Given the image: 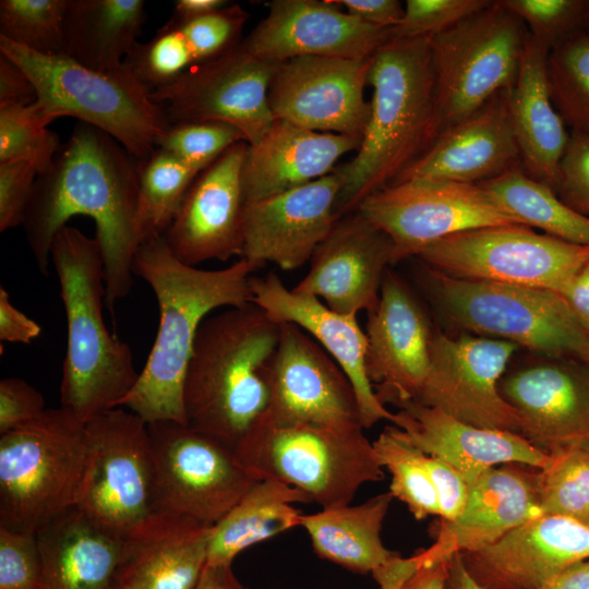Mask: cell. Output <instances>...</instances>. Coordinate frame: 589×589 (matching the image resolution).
<instances>
[{"label":"cell","instance_id":"1","mask_svg":"<svg viewBox=\"0 0 589 589\" xmlns=\"http://www.w3.org/2000/svg\"><path fill=\"white\" fill-rule=\"evenodd\" d=\"M140 160L115 139L77 122L50 168L38 175L23 223L38 271L49 275L51 245L68 220L92 218L104 261L106 306L127 297L140 247L136 204Z\"/></svg>","mask_w":589,"mask_h":589},{"label":"cell","instance_id":"2","mask_svg":"<svg viewBox=\"0 0 589 589\" xmlns=\"http://www.w3.org/2000/svg\"><path fill=\"white\" fill-rule=\"evenodd\" d=\"M257 268L244 257L219 269L184 264L170 251L164 236L139 247L133 274L152 288L159 322L146 363L120 407L147 424H188L183 384L199 328L213 311L252 302L250 281Z\"/></svg>","mask_w":589,"mask_h":589},{"label":"cell","instance_id":"3","mask_svg":"<svg viewBox=\"0 0 589 589\" xmlns=\"http://www.w3.org/2000/svg\"><path fill=\"white\" fill-rule=\"evenodd\" d=\"M430 37L390 38L372 56L366 129L354 157L334 170L338 217L392 184L437 136Z\"/></svg>","mask_w":589,"mask_h":589},{"label":"cell","instance_id":"4","mask_svg":"<svg viewBox=\"0 0 589 589\" xmlns=\"http://www.w3.org/2000/svg\"><path fill=\"white\" fill-rule=\"evenodd\" d=\"M279 337L280 324L253 302L208 315L184 377L188 425L235 449L268 409Z\"/></svg>","mask_w":589,"mask_h":589},{"label":"cell","instance_id":"5","mask_svg":"<svg viewBox=\"0 0 589 589\" xmlns=\"http://www.w3.org/2000/svg\"><path fill=\"white\" fill-rule=\"evenodd\" d=\"M50 260L67 318L61 406L86 423L120 407L140 372L128 344L105 324V269L97 239L67 225L53 239Z\"/></svg>","mask_w":589,"mask_h":589},{"label":"cell","instance_id":"6","mask_svg":"<svg viewBox=\"0 0 589 589\" xmlns=\"http://www.w3.org/2000/svg\"><path fill=\"white\" fill-rule=\"evenodd\" d=\"M0 53L19 64L33 82L36 100L32 108L47 127L61 117L75 118L143 160L170 125L151 89L127 62L98 71L67 56L36 53L1 37Z\"/></svg>","mask_w":589,"mask_h":589},{"label":"cell","instance_id":"7","mask_svg":"<svg viewBox=\"0 0 589 589\" xmlns=\"http://www.w3.org/2000/svg\"><path fill=\"white\" fill-rule=\"evenodd\" d=\"M361 425L280 424L265 414L236 446L239 462L256 479H274L322 508L349 505L365 483L384 479Z\"/></svg>","mask_w":589,"mask_h":589},{"label":"cell","instance_id":"8","mask_svg":"<svg viewBox=\"0 0 589 589\" xmlns=\"http://www.w3.org/2000/svg\"><path fill=\"white\" fill-rule=\"evenodd\" d=\"M86 464L85 422L62 406L0 434V525L36 532L76 506Z\"/></svg>","mask_w":589,"mask_h":589},{"label":"cell","instance_id":"9","mask_svg":"<svg viewBox=\"0 0 589 589\" xmlns=\"http://www.w3.org/2000/svg\"><path fill=\"white\" fill-rule=\"evenodd\" d=\"M425 276L437 306L457 326L510 341L542 357L586 359L589 334L556 292L455 278L428 266Z\"/></svg>","mask_w":589,"mask_h":589},{"label":"cell","instance_id":"10","mask_svg":"<svg viewBox=\"0 0 589 589\" xmlns=\"http://www.w3.org/2000/svg\"><path fill=\"white\" fill-rule=\"evenodd\" d=\"M528 36L497 0L430 37L437 135L512 88Z\"/></svg>","mask_w":589,"mask_h":589},{"label":"cell","instance_id":"11","mask_svg":"<svg viewBox=\"0 0 589 589\" xmlns=\"http://www.w3.org/2000/svg\"><path fill=\"white\" fill-rule=\"evenodd\" d=\"M418 257L429 268L450 277L558 293L588 260L589 247L525 225H501L448 236L426 247Z\"/></svg>","mask_w":589,"mask_h":589},{"label":"cell","instance_id":"12","mask_svg":"<svg viewBox=\"0 0 589 589\" xmlns=\"http://www.w3.org/2000/svg\"><path fill=\"white\" fill-rule=\"evenodd\" d=\"M85 426L87 464L76 506L127 537L156 513L148 425L132 411L117 407Z\"/></svg>","mask_w":589,"mask_h":589},{"label":"cell","instance_id":"13","mask_svg":"<svg viewBox=\"0 0 589 589\" xmlns=\"http://www.w3.org/2000/svg\"><path fill=\"white\" fill-rule=\"evenodd\" d=\"M148 425L156 512L214 527L257 480L235 450L188 424Z\"/></svg>","mask_w":589,"mask_h":589},{"label":"cell","instance_id":"14","mask_svg":"<svg viewBox=\"0 0 589 589\" xmlns=\"http://www.w3.org/2000/svg\"><path fill=\"white\" fill-rule=\"evenodd\" d=\"M356 211L389 237L395 263L461 231L521 225L481 184L441 180L392 183L365 197Z\"/></svg>","mask_w":589,"mask_h":589},{"label":"cell","instance_id":"15","mask_svg":"<svg viewBox=\"0 0 589 589\" xmlns=\"http://www.w3.org/2000/svg\"><path fill=\"white\" fill-rule=\"evenodd\" d=\"M277 64L252 55L239 41L221 55L151 92L170 124L218 121L259 142L275 121L268 91Z\"/></svg>","mask_w":589,"mask_h":589},{"label":"cell","instance_id":"16","mask_svg":"<svg viewBox=\"0 0 589 589\" xmlns=\"http://www.w3.org/2000/svg\"><path fill=\"white\" fill-rule=\"evenodd\" d=\"M517 349L506 340L434 332L429 371L416 401L478 428L519 434L518 414L500 392Z\"/></svg>","mask_w":589,"mask_h":589},{"label":"cell","instance_id":"17","mask_svg":"<svg viewBox=\"0 0 589 589\" xmlns=\"http://www.w3.org/2000/svg\"><path fill=\"white\" fill-rule=\"evenodd\" d=\"M371 61L304 56L278 63L268 91L274 117L362 140L371 112L364 97Z\"/></svg>","mask_w":589,"mask_h":589},{"label":"cell","instance_id":"18","mask_svg":"<svg viewBox=\"0 0 589 589\" xmlns=\"http://www.w3.org/2000/svg\"><path fill=\"white\" fill-rule=\"evenodd\" d=\"M500 392L518 414L519 434L553 456L589 447V364L542 357L504 375Z\"/></svg>","mask_w":589,"mask_h":589},{"label":"cell","instance_id":"19","mask_svg":"<svg viewBox=\"0 0 589 589\" xmlns=\"http://www.w3.org/2000/svg\"><path fill=\"white\" fill-rule=\"evenodd\" d=\"M268 387L269 404L265 417L275 423L362 426L349 377L308 333L294 324H280Z\"/></svg>","mask_w":589,"mask_h":589},{"label":"cell","instance_id":"20","mask_svg":"<svg viewBox=\"0 0 589 589\" xmlns=\"http://www.w3.org/2000/svg\"><path fill=\"white\" fill-rule=\"evenodd\" d=\"M248 143L239 142L199 173L164 235L173 255L197 266L242 256V168Z\"/></svg>","mask_w":589,"mask_h":589},{"label":"cell","instance_id":"21","mask_svg":"<svg viewBox=\"0 0 589 589\" xmlns=\"http://www.w3.org/2000/svg\"><path fill=\"white\" fill-rule=\"evenodd\" d=\"M541 515L540 468L516 462L496 466L469 483L460 514L440 520L434 542L413 555L419 567L437 565L455 554L488 548Z\"/></svg>","mask_w":589,"mask_h":589},{"label":"cell","instance_id":"22","mask_svg":"<svg viewBox=\"0 0 589 589\" xmlns=\"http://www.w3.org/2000/svg\"><path fill=\"white\" fill-rule=\"evenodd\" d=\"M304 277L292 288L321 300L333 311L369 313L394 262L389 237L359 211L336 220L310 260Z\"/></svg>","mask_w":589,"mask_h":589},{"label":"cell","instance_id":"23","mask_svg":"<svg viewBox=\"0 0 589 589\" xmlns=\"http://www.w3.org/2000/svg\"><path fill=\"white\" fill-rule=\"evenodd\" d=\"M365 368L380 401L416 400L426 377L434 330L408 287L389 269L368 313Z\"/></svg>","mask_w":589,"mask_h":589},{"label":"cell","instance_id":"24","mask_svg":"<svg viewBox=\"0 0 589 589\" xmlns=\"http://www.w3.org/2000/svg\"><path fill=\"white\" fill-rule=\"evenodd\" d=\"M392 29L369 25L334 0H274L242 40L255 57L278 64L304 56L371 58Z\"/></svg>","mask_w":589,"mask_h":589},{"label":"cell","instance_id":"25","mask_svg":"<svg viewBox=\"0 0 589 589\" xmlns=\"http://www.w3.org/2000/svg\"><path fill=\"white\" fill-rule=\"evenodd\" d=\"M340 180L334 171L297 189L245 203L242 256L259 267L294 271L310 262L338 219Z\"/></svg>","mask_w":589,"mask_h":589},{"label":"cell","instance_id":"26","mask_svg":"<svg viewBox=\"0 0 589 589\" xmlns=\"http://www.w3.org/2000/svg\"><path fill=\"white\" fill-rule=\"evenodd\" d=\"M460 554L485 589H541L566 567L589 560V527L541 515L488 548Z\"/></svg>","mask_w":589,"mask_h":589},{"label":"cell","instance_id":"27","mask_svg":"<svg viewBox=\"0 0 589 589\" xmlns=\"http://www.w3.org/2000/svg\"><path fill=\"white\" fill-rule=\"evenodd\" d=\"M250 286L255 305L273 321L303 329L340 365L353 386L363 429L382 420L394 423L395 413L380 401L368 377V340L357 315L333 311L321 300L289 289L275 273L252 276Z\"/></svg>","mask_w":589,"mask_h":589},{"label":"cell","instance_id":"28","mask_svg":"<svg viewBox=\"0 0 589 589\" xmlns=\"http://www.w3.org/2000/svg\"><path fill=\"white\" fill-rule=\"evenodd\" d=\"M518 166L520 156L504 91L442 131L393 183L441 180L479 184Z\"/></svg>","mask_w":589,"mask_h":589},{"label":"cell","instance_id":"29","mask_svg":"<svg viewBox=\"0 0 589 589\" xmlns=\"http://www.w3.org/2000/svg\"><path fill=\"white\" fill-rule=\"evenodd\" d=\"M393 425L414 447L438 458L471 483L490 468L522 464L545 468L552 456L518 433L478 428L416 400L397 405Z\"/></svg>","mask_w":589,"mask_h":589},{"label":"cell","instance_id":"30","mask_svg":"<svg viewBox=\"0 0 589 589\" xmlns=\"http://www.w3.org/2000/svg\"><path fill=\"white\" fill-rule=\"evenodd\" d=\"M360 144L359 139L275 119L259 142L248 145L242 168L245 203L297 189L334 172L337 161Z\"/></svg>","mask_w":589,"mask_h":589},{"label":"cell","instance_id":"31","mask_svg":"<svg viewBox=\"0 0 589 589\" xmlns=\"http://www.w3.org/2000/svg\"><path fill=\"white\" fill-rule=\"evenodd\" d=\"M41 560L40 589H111L125 551V536L77 506L36 531Z\"/></svg>","mask_w":589,"mask_h":589},{"label":"cell","instance_id":"32","mask_svg":"<svg viewBox=\"0 0 589 589\" xmlns=\"http://www.w3.org/2000/svg\"><path fill=\"white\" fill-rule=\"evenodd\" d=\"M213 527L156 512L125 537L117 581L131 589H194Z\"/></svg>","mask_w":589,"mask_h":589},{"label":"cell","instance_id":"33","mask_svg":"<svg viewBox=\"0 0 589 589\" xmlns=\"http://www.w3.org/2000/svg\"><path fill=\"white\" fill-rule=\"evenodd\" d=\"M549 53L528 36L517 79L507 91V106L521 168L556 192L569 133L551 98Z\"/></svg>","mask_w":589,"mask_h":589},{"label":"cell","instance_id":"34","mask_svg":"<svg viewBox=\"0 0 589 589\" xmlns=\"http://www.w3.org/2000/svg\"><path fill=\"white\" fill-rule=\"evenodd\" d=\"M393 500L387 491L358 505L302 514L300 527L305 529L321 558L359 574L372 573L399 555L389 551L381 538Z\"/></svg>","mask_w":589,"mask_h":589},{"label":"cell","instance_id":"35","mask_svg":"<svg viewBox=\"0 0 589 589\" xmlns=\"http://www.w3.org/2000/svg\"><path fill=\"white\" fill-rule=\"evenodd\" d=\"M146 20L142 0H69L64 56L87 68H120L139 44Z\"/></svg>","mask_w":589,"mask_h":589},{"label":"cell","instance_id":"36","mask_svg":"<svg viewBox=\"0 0 589 589\" xmlns=\"http://www.w3.org/2000/svg\"><path fill=\"white\" fill-rule=\"evenodd\" d=\"M301 491L274 479L255 481L211 531V564H232L245 549L300 526L296 504L310 503Z\"/></svg>","mask_w":589,"mask_h":589},{"label":"cell","instance_id":"37","mask_svg":"<svg viewBox=\"0 0 589 589\" xmlns=\"http://www.w3.org/2000/svg\"><path fill=\"white\" fill-rule=\"evenodd\" d=\"M479 184L519 224L589 247V217L567 206L556 192L529 177L521 166Z\"/></svg>","mask_w":589,"mask_h":589},{"label":"cell","instance_id":"38","mask_svg":"<svg viewBox=\"0 0 589 589\" xmlns=\"http://www.w3.org/2000/svg\"><path fill=\"white\" fill-rule=\"evenodd\" d=\"M199 173L161 148L140 160L135 217L140 245L165 235Z\"/></svg>","mask_w":589,"mask_h":589},{"label":"cell","instance_id":"39","mask_svg":"<svg viewBox=\"0 0 589 589\" xmlns=\"http://www.w3.org/2000/svg\"><path fill=\"white\" fill-rule=\"evenodd\" d=\"M375 455L390 474L389 492L417 520L440 516L436 492L425 465V454L390 425L372 442Z\"/></svg>","mask_w":589,"mask_h":589},{"label":"cell","instance_id":"40","mask_svg":"<svg viewBox=\"0 0 589 589\" xmlns=\"http://www.w3.org/2000/svg\"><path fill=\"white\" fill-rule=\"evenodd\" d=\"M546 72L552 101L565 124L589 133V32L551 50Z\"/></svg>","mask_w":589,"mask_h":589},{"label":"cell","instance_id":"41","mask_svg":"<svg viewBox=\"0 0 589 589\" xmlns=\"http://www.w3.org/2000/svg\"><path fill=\"white\" fill-rule=\"evenodd\" d=\"M69 0H1L0 37L31 51L64 56Z\"/></svg>","mask_w":589,"mask_h":589},{"label":"cell","instance_id":"42","mask_svg":"<svg viewBox=\"0 0 589 589\" xmlns=\"http://www.w3.org/2000/svg\"><path fill=\"white\" fill-rule=\"evenodd\" d=\"M541 510L589 527V447L552 456L540 469Z\"/></svg>","mask_w":589,"mask_h":589},{"label":"cell","instance_id":"43","mask_svg":"<svg viewBox=\"0 0 589 589\" xmlns=\"http://www.w3.org/2000/svg\"><path fill=\"white\" fill-rule=\"evenodd\" d=\"M61 146L58 134L35 116L32 104L0 108V163H26L41 175Z\"/></svg>","mask_w":589,"mask_h":589},{"label":"cell","instance_id":"44","mask_svg":"<svg viewBox=\"0 0 589 589\" xmlns=\"http://www.w3.org/2000/svg\"><path fill=\"white\" fill-rule=\"evenodd\" d=\"M526 25L530 37L549 52L586 31L588 0H501Z\"/></svg>","mask_w":589,"mask_h":589},{"label":"cell","instance_id":"45","mask_svg":"<svg viewBox=\"0 0 589 589\" xmlns=\"http://www.w3.org/2000/svg\"><path fill=\"white\" fill-rule=\"evenodd\" d=\"M239 142H245L243 135L227 123L189 121L170 124L157 148L201 172Z\"/></svg>","mask_w":589,"mask_h":589},{"label":"cell","instance_id":"46","mask_svg":"<svg viewBox=\"0 0 589 589\" xmlns=\"http://www.w3.org/2000/svg\"><path fill=\"white\" fill-rule=\"evenodd\" d=\"M491 3L490 0H407L392 38L436 35Z\"/></svg>","mask_w":589,"mask_h":589},{"label":"cell","instance_id":"47","mask_svg":"<svg viewBox=\"0 0 589 589\" xmlns=\"http://www.w3.org/2000/svg\"><path fill=\"white\" fill-rule=\"evenodd\" d=\"M36 532L0 525V589H40Z\"/></svg>","mask_w":589,"mask_h":589},{"label":"cell","instance_id":"48","mask_svg":"<svg viewBox=\"0 0 589 589\" xmlns=\"http://www.w3.org/2000/svg\"><path fill=\"white\" fill-rule=\"evenodd\" d=\"M556 194L567 206L589 217V133H569Z\"/></svg>","mask_w":589,"mask_h":589},{"label":"cell","instance_id":"49","mask_svg":"<svg viewBox=\"0 0 589 589\" xmlns=\"http://www.w3.org/2000/svg\"><path fill=\"white\" fill-rule=\"evenodd\" d=\"M37 170L26 163H0V231L23 225Z\"/></svg>","mask_w":589,"mask_h":589},{"label":"cell","instance_id":"50","mask_svg":"<svg viewBox=\"0 0 589 589\" xmlns=\"http://www.w3.org/2000/svg\"><path fill=\"white\" fill-rule=\"evenodd\" d=\"M45 410L41 393L24 380L4 377L0 381V434L33 421Z\"/></svg>","mask_w":589,"mask_h":589},{"label":"cell","instance_id":"51","mask_svg":"<svg viewBox=\"0 0 589 589\" xmlns=\"http://www.w3.org/2000/svg\"><path fill=\"white\" fill-rule=\"evenodd\" d=\"M425 465L434 485L440 520H453L462 510L469 491V482L447 462L425 455Z\"/></svg>","mask_w":589,"mask_h":589},{"label":"cell","instance_id":"52","mask_svg":"<svg viewBox=\"0 0 589 589\" xmlns=\"http://www.w3.org/2000/svg\"><path fill=\"white\" fill-rule=\"evenodd\" d=\"M36 100V89L24 70L0 53V108L31 105Z\"/></svg>","mask_w":589,"mask_h":589},{"label":"cell","instance_id":"53","mask_svg":"<svg viewBox=\"0 0 589 589\" xmlns=\"http://www.w3.org/2000/svg\"><path fill=\"white\" fill-rule=\"evenodd\" d=\"M349 14L362 22L385 29H393L404 15V7L397 0H334Z\"/></svg>","mask_w":589,"mask_h":589},{"label":"cell","instance_id":"54","mask_svg":"<svg viewBox=\"0 0 589 589\" xmlns=\"http://www.w3.org/2000/svg\"><path fill=\"white\" fill-rule=\"evenodd\" d=\"M41 327L15 308L4 287H0V340L5 342L31 344L38 338Z\"/></svg>","mask_w":589,"mask_h":589},{"label":"cell","instance_id":"55","mask_svg":"<svg viewBox=\"0 0 589 589\" xmlns=\"http://www.w3.org/2000/svg\"><path fill=\"white\" fill-rule=\"evenodd\" d=\"M557 294L579 326L589 334V257Z\"/></svg>","mask_w":589,"mask_h":589},{"label":"cell","instance_id":"56","mask_svg":"<svg viewBox=\"0 0 589 589\" xmlns=\"http://www.w3.org/2000/svg\"><path fill=\"white\" fill-rule=\"evenodd\" d=\"M418 568L419 564L414 555L410 557L398 555L371 574L377 582L378 589H404L406 582Z\"/></svg>","mask_w":589,"mask_h":589},{"label":"cell","instance_id":"57","mask_svg":"<svg viewBox=\"0 0 589 589\" xmlns=\"http://www.w3.org/2000/svg\"><path fill=\"white\" fill-rule=\"evenodd\" d=\"M194 589H247L236 577L231 564H211L204 567Z\"/></svg>","mask_w":589,"mask_h":589},{"label":"cell","instance_id":"58","mask_svg":"<svg viewBox=\"0 0 589 589\" xmlns=\"http://www.w3.org/2000/svg\"><path fill=\"white\" fill-rule=\"evenodd\" d=\"M541 589H589V560L566 567Z\"/></svg>","mask_w":589,"mask_h":589},{"label":"cell","instance_id":"59","mask_svg":"<svg viewBox=\"0 0 589 589\" xmlns=\"http://www.w3.org/2000/svg\"><path fill=\"white\" fill-rule=\"evenodd\" d=\"M444 589H485L471 575L460 553L446 561Z\"/></svg>","mask_w":589,"mask_h":589},{"label":"cell","instance_id":"60","mask_svg":"<svg viewBox=\"0 0 589 589\" xmlns=\"http://www.w3.org/2000/svg\"><path fill=\"white\" fill-rule=\"evenodd\" d=\"M446 577V562L421 566L406 582L404 589H444Z\"/></svg>","mask_w":589,"mask_h":589},{"label":"cell","instance_id":"61","mask_svg":"<svg viewBox=\"0 0 589 589\" xmlns=\"http://www.w3.org/2000/svg\"><path fill=\"white\" fill-rule=\"evenodd\" d=\"M228 4L225 0H179L175 4L173 16L195 19L214 13Z\"/></svg>","mask_w":589,"mask_h":589},{"label":"cell","instance_id":"62","mask_svg":"<svg viewBox=\"0 0 589 589\" xmlns=\"http://www.w3.org/2000/svg\"><path fill=\"white\" fill-rule=\"evenodd\" d=\"M111 589H131V588H129V587H127V586H124V585L117 581Z\"/></svg>","mask_w":589,"mask_h":589},{"label":"cell","instance_id":"63","mask_svg":"<svg viewBox=\"0 0 589 589\" xmlns=\"http://www.w3.org/2000/svg\"><path fill=\"white\" fill-rule=\"evenodd\" d=\"M584 361L589 364V346H588V351H587L586 359Z\"/></svg>","mask_w":589,"mask_h":589},{"label":"cell","instance_id":"64","mask_svg":"<svg viewBox=\"0 0 589 589\" xmlns=\"http://www.w3.org/2000/svg\"><path fill=\"white\" fill-rule=\"evenodd\" d=\"M586 31L589 32V13H588L587 23H586Z\"/></svg>","mask_w":589,"mask_h":589}]
</instances>
